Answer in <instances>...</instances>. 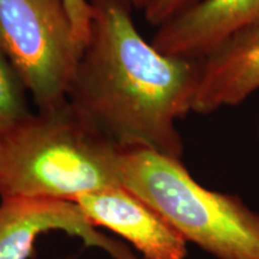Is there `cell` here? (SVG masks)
I'll return each instance as SVG.
<instances>
[{
	"label": "cell",
	"instance_id": "3957f363",
	"mask_svg": "<svg viewBox=\"0 0 259 259\" xmlns=\"http://www.w3.org/2000/svg\"><path fill=\"white\" fill-rule=\"evenodd\" d=\"M120 185L186 242L218 259H259V213L238 197L199 185L181 160L144 147L120 148Z\"/></svg>",
	"mask_w": 259,
	"mask_h": 259
},
{
	"label": "cell",
	"instance_id": "7c38bea8",
	"mask_svg": "<svg viewBox=\"0 0 259 259\" xmlns=\"http://www.w3.org/2000/svg\"><path fill=\"white\" fill-rule=\"evenodd\" d=\"M144 3L145 0H132V4L136 9H142L143 10V6H144Z\"/></svg>",
	"mask_w": 259,
	"mask_h": 259
},
{
	"label": "cell",
	"instance_id": "277c9868",
	"mask_svg": "<svg viewBox=\"0 0 259 259\" xmlns=\"http://www.w3.org/2000/svg\"><path fill=\"white\" fill-rule=\"evenodd\" d=\"M0 50L38 109L66 101L83 46L63 0H0Z\"/></svg>",
	"mask_w": 259,
	"mask_h": 259
},
{
	"label": "cell",
	"instance_id": "8fae6325",
	"mask_svg": "<svg viewBox=\"0 0 259 259\" xmlns=\"http://www.w3.org/2000/svg\"><path fill=\"white\" fill-rule=\"evenodd\" d=\"M65 9L70 16L77 40L83 48L89 40L93 11L88 0H63Z\"/></svg>",
	"mask_w": 259,
	"mask_h": 259
},
{
	"label": "cell",
	"instance_id": "5b68a950",
	"mask_svg": "<svg viewBox=\"0 0 259 259\" xmlns=\"http://www.w3.org/2000/svg\"><path fill=\"white\" fill-rule=\"evenodd\" d=\"M61 231L113 259H136L126 245L99 232L74 202L47 198H6L0 203V259H29L42 233Z\"/></svg>",
	"mask_w": 259,
	"mask_h": 259
},
{
	"label": "cell",
	"instance_id": "7a4b0ae2",
	"mask_svg": "<svg viewBox=\"0 0 259 259\" xmlns=\"http://www.w3.org/2000/svg\"><path fill=\"white\" fill-rule=\"evenodd\" d=\"M119 151L67 100L29 113L0 127V197L76 202L119 186Z\"/></svg>",
	"mask_w": 259,
	"mask_h": 259
},
{
	"label": "cell",
	"instance_id": "52a82bcc",
	"mask_svg": "<svg viewBox=\"0 0 259 259\" xmlns=\"http://www.w3.org/2000/svg\"><path fill=\"white\" fill-rule=\"evenodd\" d=\"M259 24V0H199L157 28L153 47L168 57L203 59Z\"/></svg>",
	"mask_w": 259,
	"mask_h": 259
},
{
	"label": "cell",
	"instance_id": "6da1fadb",
	"mask_svg": "<svg viewBox=\"0 0 259 259\" xmlns=\"http://www.w3.org/2000/svg\"><path fill=\"white\" fill-rule=\"evenodd\" d=\"M93 18L67 101L120 148L144 147L181 160L176 122L189 112L202 59L168 57L141 36L132 0H88Z\"/></svg>",
	"mask_w": 259,
	"mask_h": 259
},
{
	"label": "cell",
	"instance_id": "ba28073f",
	"mask_svg": "<svg viewBox=\"0 0 259 259\" xmlns=\"http://www.w3.org/2000/svg\"><path fill=\"white\" fill-rule=\"evenodd\" d=\"M259 89V24L223 42L202 59L192 112L208 114L241 103Z\"/></svg>",
	"mask_w": 259,
	"mask_h": 259
},
{
	"label": "cell",
	"instance_id": "8992f818",
	"mask_svg": "<svg viewBox=\"0 0 259 259\" xmlns=\"http://www.w3.org/2000/svg\"><path fill=\"white\" fill-rule=\"evenodd\" d=\"M94 227L120 235L144 259H185L187 242L153 208L121 185L78 197L76 202Z\"/></svg>",
	"mask_w": 259,
	"mask_h": 259
},
{
	"label": "cell",
	"instance_id": "9c48e42d",
	"mask_svg": "<svg viewBox=\"0 0 259 259\" xmlns=\"http://www.w3.org/2000/svg\"><path fill=\"white\" fill-rule=\"evenodd\" d=\"M25 90L17 71L0 50V127L31 113Z\"/></svg>",
	"mask_w": 259,
	"mask_h": 259
},
{
	"label": "cell",
	"instance_id": "30bf717a",
	"mask_svg": "<svg viewBox=\"0 0 259 259\" xmlns=\"http://www.w3.org/2000/svg\"><path fill=\"white\" fill-rule=\"evenodd\" d=\"M198 2L199 0H145L144 17L149 24L158 28Z\"/></svg>",
	"mask_w": 259,
	"mask_h": 259
}]
</instances>
